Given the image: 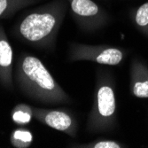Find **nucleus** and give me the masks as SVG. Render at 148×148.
<instances>
[{
  "label": "nucleus",
  "mask_w": 148,
  "mask_h": 148,
  "mask_svg": "<svg viewBox=\"0 0 148 148\" xmlns=\"http://www.w3.org/2000/svg\"><path fill=\"white\" fill-rule=\"evenodd\" d=\"M69 8L68 0H52L27 12L15 24L13 34L20 41L35 48L54 49Z\"/></svg>",
  "instance_id": "nucleus-1"
},
{
  "label": "nucleus",
  "mask_w": 148,
  "mask_h": 148,
  "mask_svg": "<svg viewBox=\"0 0 148 148\" xmlns=\"http://www.w3.org/2000/svg\"><path fill=\"white\" fill-rule=\"evenodd\" d=\"M14 80L20 90L31 100L51 106L72 102L42 60L29 53H22L19 57Z\"/></svg>",
  "instance_id": "nucleus-2"
},
{
  "label": "nucleus",
  "mask_w": 148,
  "mask_h": 148,
  "mask_svg": "<svg viewBox=\"0 0 148 148\" xmlns=\"http://www.w3.org/2000/svg\"><path fill=\"white\" fill-rule=\"evenodd\" d=\"M114 90V81L111 73L104 69L98 70L93 104L86 123V130L89 133H107L116 128Z\"/></svg>",
  "instance_id": "nucleus-3"
},
{
  "label": "nucleus",
  "mask_w": 148,
  "mask_h": 148,
  "mask_svg": "<svg viewBox=\"0 0 148 148\" xmlns=\"http://www.w3.org/2000/svg\"><path fill=\"white\" fill-rule=\"evenodd\" d=\"M126 57V51L115 46L99 45H91L72 43L69 48V60L90 61L106 66H117Z\"/></svg>",
  "instance_id": "nucleus-4"
},
{
  "label": "nucleus",
  "mask_w": 148,
  "mask_h": 148,
  "mask_svg": "<svg viewBox=\"0 0 148 148\" xmlns=\"http://www.w3.org/2000/svg\"><path fill=\"white\" fill-rule=\"evenodd\" d=\"M68 2L74 21L84 32L98 31L111 21L109 13L93 0H68Z\"/></svg>",
  "instance_id": "nucleus-5"
},
{
  "label": "nucleus",
  "mask_w": 148,
  "mask_h": 148,
  "mask_svg": "<svg viewBox=\"0 0 148 148\" xmlns=\"http://www.w3.org/2000/svg\"><path fill=\"white\" fill-rule=\"evenodd\" d=\"M34 118L51 129L63 132L71 138L77 136L78 124L75 116L65 109H46L34 107Z\"/></svg>",
  "instance_id": "nucleus-6"
},
{
  "label": "nucleus",
  "mask_w": 148,
  "mask_h": 148,
  "mask_svg": "<svg viewBox=\"0 0 148 148\" xmlns=\"http://www.w3.org/2000/svg\"><path fill=\"white\" fill-rule=\"evenodd\" d=\"M0 84L13 88V51L4 27L0 24Z\"/></svg>",
  "instance_id": "nucleus-7"
},
{
  "label": "nucleus",
  "mask_w": 148,
  "mask_h": 148,
  "mask_svg": "<svg viewBox=\"0 0 148 148\" xmlns=\"http://www.w3.org/2000/svg\"><path fill=\"white\" fill-rule=\"evenodd\" d=\"M130 92L138 99H148V66L138 59L130 64Z\"/></svg>",
  "instance_id": "nucleus-8"
},
{
  "label": "nucleus",
  "mask_w": 148,
  "mask_h": 148,
  "mask_svg": "<svg viewBox=\"0 0 148 148\" xmlns=\"http://www.w3.org/2000/svg\"><path fill=\"white\" fill-rule=\"evenodd\" d=\"M41 0H0V20L8 19L26 7Z\"/></svg>",
  "instance_id": "nucleus-9"
},
{
  "label": "nucleus",
  "mask_w": 148,
  "mask_h": 148,
  "mask_svg": "<svg viewBox=\"0 0 148 148\" xmlns=\"http://www.w3.org/2000/svg\"><path fill=\"white\" fill-rule=\"evenodd\" d=\"M130 16L135 28L148 37V1L132 8L130 12Z\"/></svg>",
  "instance_id": "nucleus-10"
},
{
  "label": "nucleus",
  "mask_w": 148,
  "mask_h": 148,
  "mask_svg": "<svg viewBox=\"0 0 148 148\" xmlns=\"http://www.w3.org/2000/svg\"><path fill=\"white\" fill-rule=\"evenodd\" d=\"M11 118L16 125L25 126L29 124L34 118L33 106L26 103L17 104L11 112Z\"/></svg>",
  "instance_id": "nucleus-11"
},
{
  "label": "nucleus",
  "mask_w": 148,
  "mask_h": 148,
  "mask_svg": "<svg viewBox=\"0 0 148 148\" xmlns=\"http://www.w3.org/2000/svg\"><path fill=\"white\" fill-rule=\"evenodd\" d=\"M34 141V136L29 130L21 126L12 130L10 136L11 145L15 148H29Z\"/></svg>",
  "instance_id": "nucleus-12"
},
{
  "label": "nucleus",
  "mask_w": 148,
  "mask_h": 148,
  "mask_svg": "<svg viewBox=\"0 0 148 148\" xmlns=\"http://www.w3.org/2000/svg\"><path fill=\"white\" fill-rule=\"evenodd\" d=\"M74 147H82V148H123L126 147L125 145L122 144L114 139L99 138L89 142L86 144H78L75 145Z\"/></svg>",
  "instance_id": "nucleus-13"
}]
</instances>
